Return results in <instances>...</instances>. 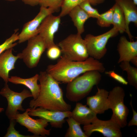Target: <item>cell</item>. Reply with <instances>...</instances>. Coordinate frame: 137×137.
Wrapping results in <instances>:
<instances>
[{
    "mask_svg": "<svg viewBox=\"0 0 137 137\" xmlns=\"http://www.w3.org/2000/svg\"><path fill=\"white\" fill-rule=\"evenodd\" d=\"M38 80L40 86V92L36 99L30 101V108L34 109L40 107L49 110L70 111L71 105L64 100L59 82L46 71L40 72Z\"/></svg>",
    "mask_w": 137,
    "mask_h": 137,
    "instance_id": "1",
    "label": "cell"
},
{
    "mask_svg": "<svg viewBox=\"0 0 137 137\" xmlns=\"http://www.w3.org/2000/svg\"><path fill=\"white\" fill-rule=\"evenodd\" d=\"M105 70L102 63L90 57L84 60L77 61L62 56L56 63L49 65L46 72L59 82L68 83L87 71L96 70L102 73Z\"/></svg>",
    "mask_w": 137,
    "mask_h": 137,
    "instance_id": "2",
    "label": "cell"
},
{
    "mask_svg": "<svg viewBox=\"0 0 137 137\" xmlns=\"http://www.w3.org/2000/svg\"><path fill=\"white\" fill-rule=\"evenodd\" d=\"M101 78V73L96 70L85 72L67 83L66 97L72 102L80 100L90 93L94 85L99 83Z\"/></svg>",
    "mask_w": 137,
    "mask_h": 137,
    "instance_id": "3",
    "label": "cell"
},
{
    "mask_svg": "<svg viewBox=\"0 0 137 137\" xmlns=\"http://www.w3.org/2000/svg\"><path fill=\"white\" fill-rule=\"evenodd\" d=\"M81 35L71 34L58 43V45L63 56L68 60L77 61L84 60L89 57L85 41Z\"/></svg>",
    "mask_w": 137,
    "mask_h": 137,
    "instance_id": "4",
    "label": "cell"
},
{
    "mask_svg": "<svg viewBox=\"0 0 137 137\" xmlns=\"http://www.w3.org/2000/svg\"><path fill=\"white\" fill-rule=\"evenodd\" d=\"M125 95L124 89L117 86L109 92L108 96L109 109L112 110L113 112L111 119L121 128L126 126L129 113V109L124 103Z\"/></svg>",
    "mask_w": 137,
    "mask_h": 137,
    "instance_id": "5",
    "label": "cell"
},
{
    "mask_svg": "<svg viewBox=\"0 0 137 137\" xmlns=\"http://www.w3.org/2000/svg\"><path fill=\"white\" fill-rule=\"evenodd\" d=\"M118 32L113 27L106 32L98 36L87 35L84 39L89 56L98 60L103 58L107 53L106 45L108 41L117 35Z\"/></svg>",
    "mask_w": 137,
    "mask_h": 137,
    "instance_id": "6",
    "label": "cell"
},
{
    "mask_svg": "<svg viewBox=\"0 0 137 137\" xmlns=\"http://www.w3.org/2000/svg\"><path fill=\"white\" fill-rule=\"evenodd\" d=\"M28 41L26 47L17 55L28 68H32L38 65L42 54L47 49V46L44 40L39 34Z\"/></svg>",
    "mask_w": 137,
    "mask_h": 137,
    "instance_id": "7",
    "label": "cell"
},
{
    "mask_svg": "<svg viewBox=\"0 0 137 137\" xmlns=\"http://www.w3.org/2000/svg\"><path fill=\"white\" fill-rule=\"evenodd\" d=\"M7 83H5L4 87L0 91V94L7 100L6 114L10 120L14 119L16 114L19 113L18 110L25 111L22 106V102L26 98L32 97V96L31 92L26 89L20 93L14 92L10 89Z\"/></svg>",
    "mask_w": 137,
    "mask_h": 137,
    "instance_id": "8",
    "label": "cell"
},
{
    "mask_svg": "<svg viewBox=\"0 0 137 137\" xmlns=\"http://www.w3.org/2000/svg\"><path fill=\"white\" fill-rule=\"evenodd\" d=\"M31 108L27 109L22 113H18L16 114L14 118L16 122L25 127L28 131L37 137L49 136L51 130L45 129L48 125V122L43 118L34 119L31 117L28 114Z\"/></svg>",
    "mask_w": 137,
    "mask_h": 137,
    "instance_id": "9",
    "label": "cell"
},
{
    "mask_svg": "<svg viewBox=\"0 0 137 137\" xmlns=\"http://www.w3.org/2000/svg\"><path fill=\"white\" fill-rule=\"evenodd\" d=\"M121 128L113 120L110 119L103 121L97 117L92 123L84 125V132L87 137L90 136L95 132L101 133L106 137H121Z\"/></svg>",
    "mask_w": 137,
    "mask_h": 137,
    "instance_id": "10",
    "label": "cell"
},
{
    "mask_svg": "<svg viewBox=\"0 0 137 137\" xmlns=\"http://www.w3.org/2000/svg\"><path fill=\"white\" fill-rule=\"evenodd\" d=\"M55 11L52 9L41 6L38 14L30 21L25 23L18 35V42L21 43L38 34V28L44 19Z\"/></svg>",
    "mask_w": 137,
    "mask_h": 137,
    "instance_id": "11",
    "label": "cell"
},
{
    "mask_svg": "<svg viewBox=\"0 0 137 137\" xmlns=\"http://www.w3.org/2000/svg\"><path fill=\"white\" fill-rule=\"evenodd\" d=\"M71 112L49 110L38 107L31 108L28 112L30 116L43 118L48 121L52 127L60 128L65 122V119L71 117Z\"/></svg>",
    "mask_w": 137,
    "mask_h": 137,
    "instance_id": "12",
    "label": "cell"
},
{
    "mask_svg": "<svg viewBox=\"0 0 137 137\" xmlns=\"http://www.w3.org/2000/svg\"><path fill=\"white\" fill-rule=\"evenodd\" d=\"M61 17L52 14L47 16L43 20L38 28V34L45 41L47 49L55 44L54 38L61 23Z\"/></svg>",
    "mask_w": 137,
    "mask_h": 137,
    "instance_id": "13",
    "label": "cell"
},
{
    "mask_svg": "<svg viewBox=\"0 0 137 137\" xmlns=\"http://www.w3.org/2000/svg\"><path fill=\"white\" fill-rule=\"evenodd\" d=\"M97 89V91L95 95L87 98V104L96 114H101L109 109V92L98 87Z\"/></svg>",
    "mask_w": 137,
    "mask_h": 137,
    "instance_id": "14",
    "label": "cell"
},
{
    "mask_svg": "<svg viewBox=\"0 0 137 137\" xmlns=\"http://www.w3.org/2000/svg\"><path fill=\"white\" fill-rule=\"evenodd\" d=\"M116 3L122 10L125 18L126 24L125 32L127 34L130 41L133 40L129 28L131 22L137 25V8L132 0H115Z\"/></svg>",
    "mask_w": 137,
    "mask_h": 137,
    "instance_id": "15",
    "label": "cell"
},
{
    "mask_svg": "<svg viewBox=\"0 0 137 137\" xmlns=\"http://www.w3.org/2000/svg\"><path fill=\"white\" fill-rule=\"evenodd\" d=\"M119 55L117 62L120 63L123 61L130 62L133 58L137 57V41H128L124 36L119 39L117 46Z\"/></svg>",
    "mask_w": 137,
    "mask_h": 137,
    "instance_id": "16",
    "label": "cell"
},
{
    "mask_svg": "<svg viewBox=\"0 0 137 137\" xmlns=\"http://www.w3.org/2000/svg\"><path fill=\"white\" fill-rule=\"evenodd\" d=\"M13 48L8 49L0 54V77L5 83H7L9 78V73L15 68L14 65L19 57L13 55Z\"/></svg>",
    "mask_w": 137,
    "mask_h": 137,
    "instance_id": "17",
    "label": "cell"
},
{
    "mask_svg": "<svg viewBox=\"0 0 137 137\" xmlns=\"http://www.w3.org/2000/svg\"><path fill=\"white\" fill-rule=\"evenodd\" d=\"M97 114L86 105L78 102L71 112V117L80 125L84 126L92 123L97 117Z\"/></svg>",
    "mask_w": 137,
    "mask_h": 137,
    "instance_id": "18",
    "label": "cell"
},
{
    "mask_svg": "<svg viewBox=\"0 0 137 137\" xmlns=\"http://www.w3.org/2000/svg\"><path fill=\"white\" fill-rule=\"evenodd\" d=\"M39 78V74H38L27 78H23L16 76H11L9 77L8 81L15 84H21L26 86L30 90L33 99H35L38 96L40 91V85L37 83Z\"/></svg>",
    "mask_w": 137,
    "mask_h": 137,
    "instance_id": "19",
    "label": "cell"
},
{
    "mask_svg": "<svg viewBox=\"0 0 137 137\" xmlns=\"http://www.w3.org/2000/svg\"><path fill=\"white\" fill-rule=\"evenodd\" d=\"M68 14L77 29V33L81 35L84 31V25L85 22L90 17L79 5L73 8Z\"/></svg>",
    "mask_w": 137,
    "mask_h": 137,
    "instance_id": "20",
    "label": "cell"
},
{
    "mask_svg": "<svg viewBox=\"0 0 137 137\" xmlns=\"http://www.w3.org/2000/svg\"><path fill=\"white\" fill-rule=\"evenodd\" d=\"M112 23L113 27L120 33L125 32V21L123 12L120 7L115 3L113 5Z\"/></svg>",
    "mask_w": 137,
    "mask_h": 137,
    "instance_id": "21",
    "label": "cell"
},
{
    "mask_svg": "<svg viewBox=\"0 0 137 137\" xmlns=\"http://www.w3.org/2000/svg\"><path fill=\"white\" fill-rule=\"evenodd\" d=\"M88 1L94 5L102 3L104 0H64L61 7V11L59 15L61 18L68 14L71 10L83 2Z\"/></svg>",
    "mask_w": 137,
    "mask_h": 137,
    "instance_id": "22",
    "label": "cell"
},
{
    "mask_svg": "<svg viewBox=\"0 0 137 137\" xmlns=\"http://www.w3.org/2000/svg\"><path fill=\"white\" fill-rule=\"evenodd\" d=\"M66 121L69 127L65 137H87L81 128L80 124L71 117L67 118Z\"/></svg>",
    "mask_w": 137,
    "mask_h": 137,
    "instance_id": "23",
    "label": "cell"
},
{
    "mask_svg": "<svg viewBox=\"0 0 137 137\" xmlns=\"http://www.w3.org/2000/svg\"><path fill=\"white\" fill-rule=\"evenodd\" d=\"M122 70L126 72L128 83L137 89V68L132 66L130 62L123 61L120 63Z\"/></svg>",
    "mask_w": 137,
    "mask_h": 137,
    "instance_id": "24",
    "label": "cell"
},
{
    "mask_svg": "<svg viewBox=\"0 0 137 137\" xmlns=\"http://www.w3.org/2000/svg\"><path fill=\"white\" fill-rule=\"evenodd\" d=\"M114 9L113 6L106 12L100 14L97 18L98 25L101 27H107L112 24Z\"/></svg>",
    "mask_w": 137,
    "mask_h": 137,
    "instance_id": "25",
    "label": "cell"
},
{
    "mask_svg": "<svg viewBox=\"0 0 137 137\" xmlns=\"http://www.w3.org/2000/svg\"><path fill=\"white\" fill-rule=\"evenodd\" d=\"M18 29H15L13 33L5 41L0 45V54L6 50L13 48L16 46L17 43L15 42L18 39Z\"/></svg>",
    "mask_w": 137,
    "mask_h": 137,
    "instance_id": "26",
    "label": "cell"
},
{
    "mask_svg": "<svg viewBox=\"0 0 137 137\" xmlns=\"http://www.w3.org/2000/svg\"><path fill=\"white\" fill-rule=\"evenodd\" d=\"M16 122L14 119L10 120L9 126L7 129V131L5 137H37L33 135H25L22 134L17 131L14 127Z\"/></svg>",
    "mask_w": 137,
    "mask_h": 137,
    "instance_id": "27",
    "label": "cell"
},
{
    "mask_svg": "<svg viewBox=\"0 0 137 137\" xmlns=\"http://www.w3.org/2000/svg\"><path fill=\"white\" fill-rule=\"evenodd\" d=\"M64 0H41L39 4L41 6L51 8L55 12L61 7Z\"/></svg>",
    "mask_w": 137,
    "mask_h": 137,
    "instance_id": "28",
    "label": "cell"
},
{
    "mask_svg": "<svg viewBox=\"0 0 137 137\" xmlns=\"http://www.w3.org/2000/svg\"><path fill=\"white\" fill-rule=\"evenodd\" d=\"M79 5L87 13L90 18L97 19L100 14L98 10L93 8L91 6L90 3L88 1L83 2Z\"/></svg>",
    "mask_w": 137,
    "mask_h": 137,
    "instance_id": "29",
    "label": "cell"
},
{
    "mask_svg": "<svg viewBox=\"0 0 137 137\" xmlns=\"http://www.w3.org/2000/svg\"><path fill=\"white\" fill-rule=\"evenodd\" d=\"M47 49V56L51 60H54L58 58L62 53L60 48L55 44Z\"/></svg>",
    "mask_w": 137,
    "mask_h": 137,
    "instance_id": "30",
    "label": "cell"
},
{
    "mask_svg": "<svg viewBox=\"0 0 137 137\" xmlns=\"http://www.w3.org/2000/svg\"><path fill=\"white\" fill-rule=\"evenodd\" d=\"M105 74L123 85H127L128 84L127 81L123 76L116 73L114 71H106L105 72Z\"/></svg>",
    "mask_w": 137,
    "mask_h": 137,
    "instance_id": "31",
    "label": "cell"
},
{
    "mask_svg": "<svg viewBox=\"0 0 137 137\" xmlns=\"http://www.w3.org/2000/svg\"><path fill=\"white\" fill-rule=\"evenodd\" d=\"M133 112V116L131 120L129 122L128 124V126H137V113L135 110L133 108L132 104V100L130 103Z\"/></svg>",
    "mask_w": 137,
    "mask_h": 137,
    "instance_id": "32",
    "label": "cell"
},
{
    "mask_svg": "<svg viewBox=\"0 0 137 137\" xmlns=\"http://www.w3.org/2000/svg\"><path fill=\"white\" fill-rule=\"evenodd\" d=\"M25 4L31 6H35L39 4L41 0H22Z\"/></svg>",
    "mask_w": 137,
    "mask_h": 137,
    "instance_id": "33",
    "label": "cell"
},
{
    "mask_svg": "<svg viewBox=\"0 0 137 137\" xmlns=\"http://www.w3.org/2000/svg\"><path fill=\"white\" fill-rule=\"evenodd\" d=\"M135 66H137V57L132 59L130 61Z\"/></svg>",
    "mask_w": 137,
    "mask_h": 137,
    "instance_id": "34",
    "label": "cell"
},
{
    "mask_svg": "<svg viewBox=\"0 0 137 137\" xmlns=\"http://www.w3.org/2000/svg\"><path fill=\"white\" fill-rule=\"evenodd\" d=\"M134 3L136 5H137V0H132Z\"/></svg>",
    "mask_w": 137,
    "mask_h": 137,
    "instance_id": "35",
    "label": "cell"
},
{
    "mask_svg": "<svg viewBox=\"0 0 137 137\" xmlns=\"http://www.w3.org/2000/svg\"><path fill=\"white\" fill-rule=\"evenodd\" d=\"M4 110L3 108L0 107V113L3 111Z\"/></svg>",
    "mask_w": 137,
    "mask_h": 137,
    "instance_id": "36",
    "label": "cell"
},
{
    "mask_svg": "<svg viewBox=\"0 0 137 137\" xmlns=\"http://www.w3.org/2000/svg\"><path fill=\"white\" fill-rule=\"evenodd\" d=\"M5 0L7 1H8L11 2V1H15L16 0Z\"/></svg>",
    "mask_w": 137,
    "mask_h": 137,
    "instance_id": "37",
    "label": "cell"
}]
</instances>
